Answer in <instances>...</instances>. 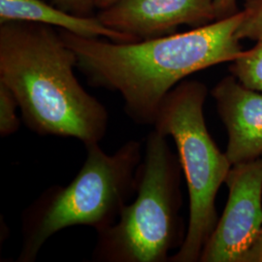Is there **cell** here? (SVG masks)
<instances>
[{
  "instance_id": "1",
  "label": "cell",
  "mask_w": 262,
  "mask_h": 262,
  "mask_svg": "<svg viewBox=\"0 0 262 262\" xmlns=\"http://www.w3.org/2000/svg\"><path fill=\"white\" fill-rule=\"evenodd\" d=\"M243 18L241 10L187 32L131 43L58 31L89 84L120 93L131 120L152 125L166 95L187 76L243 54L238 37Z\"/></svg>"
},
{
  "instance_id": "2",
  "label": "cell",
  "mask_w": 262,
  "mask_h": 262,
  "mask_svg": "<svg viewBox=\"0 0 262 262\" xmlns=\"http://www.w3.org/2000/svg\"><path fill=\"white\" fill-rule=\"evenodd\" d=\"M77 57L59 31L25 20L0 23V83L15 95L23 121L41 136L84 146L103 139L108 112L74 74Z\"/></svg>"
},
{
  "instance_id": "3",
  "label": "cell",
  "mask_w": 262,
  "mask_h": 262,
  "mask_svg": "<svg viewBox=\"0 0 262 262\" xmlns=\"http://www.w3.org/2000/svg\"><path fill=\"white\" fill-rule=\"evenodd\" d=\"M85 148L84 164L72 182L49 187L24 211L18 261L36 260L48 239L62 229L84 225L99 232L111 226L136 194L140 142L128 141L112 155L99 143Z\"/></svg>"
},
{
  "instance_id": "4",
  "label": "cell",
  "mask_w": 262,
  "mask_h": 262,
  "mask_svg": "<svg viewBox=\"0 0 262 262\" xmlns=\"http://www.w3.org/2000/svg\"><path fill=\"white\" fill-rule=\"evenodd\" d=\"M166 138L156 129L149 133L137 171L136 198L114 225L96 232L93 261H168L169 252L184 242L181 163Z\"/></svg>"
},
{
  "instance_id": "5",
  "label": "cell",
  "mask_w": 262,
  "mask_h": 262,
  "mask_svg": "<svg viewBox=\"0 0 262 262\" xmlns=\"http://www.w3.org/2000/svg\"><path fill=\"white\" fill-rule=\"evenodd\" d=\"M206 86L185 81L169 93L159 107L155 129L171 136L187 180L189 220L186 237L170 261H198L217 223L215 196L232 164L207 129L203 106Z\"/></svg>"
},
{
  "instance_id": "6",
  "label": "cell",
  "mask_w": 262,
  "mask_h": 262,
  "mask_svg": "<svg viewBox=\"0 0 262 262\" xmlns=\"http://www.w3.org/2000/svg\"><path fill=\"white\" fill-rule=\"evenodd\" d=\"M225 212L199 261L245 262L262 229V159L232 165Z\"/></svg>"
},
{
  "instance_id": "7",
  "label": "cell",
  "mask_w": 262,
  "mask_h": 262,
  "mask_svg": "<svg viewBox=\"0 0 262 262\" xmlns=\"http://www.w3.org/2000/svg\"><path fill=\"white\" fill-rule=\"evenodd\" d=\"M96 17L136 41L174 33L182 25L199 28L215 20V0H118Z\"/></svg>"
},
{
  "instance_id": "8",
  "label": "cell",
  "mask_w": 262,
  "mask_h": 262,
  "mask_svg": "<svg viewBox=\"0 0 262 262\" xmlns=\"http://www.w3.org/2000/svg\"><path fill=\"white\" fill-rule=\"evenodd\" d=\"M212 94L228 132L226 157L232 165L262 155V93L227 77Z\"/></svg>"
},
{
  "instance_id": "9",
  "label": "cell",
  "mask_w": 262,
  "mask_h": 262,
  "mask_svg": "<svg viewBox=\"0 0 262 262\" xmlns=\"http://www.w3.org/2000/svg\"><path fill=\"white\" fill-rule=\"evenodd\" d=\"M25 20L43 24L89 38L105 37L116 43L137 42L105 27L95 17H80L54 7L43 0H0V23Z\"/></svg>"
},
{
  "instance_id": "10",
  "label": "cell",
  "mask_w": 262,
  "mask_h": 262,
  "mask_svg": "<svg viewBox=\"0 0 262 262\" xmlns=\"http://www.w3.org/2000/svg\"><path fill=\"white\" fill-rule=\"evenodd\" d=\"M235 78L248 89L262 93V42L232 61L230 67Z\"/></svg>"
},
{
  "instance_id": "11",
  "label": "cell",
  "mask_w": 262,
  "mask_h": 262,
  "mask_svg": "<svg viewBox=\"0 0 262 262\" xmlns=\"http://www.w3.org/2000/svg\"><path fill=\"white\" fill-rule=\"evenodd\" d=\"M19 103L9 88L0 83V135L7 137L19 130L20 120L17 115Z\"/></svg>"
},
{
  "instance_id": "12",
  "label": "cell",
  "mask_w": 262,
  "mask_h": 262,
  "mask_svg": "<svg viewBox=\"0 0 262 262\" xmlns=\"http://www.w3.org/2000/svg\"><path fill=\"white\" fill-rule=\"evenodd\" d=\"M244 18L239 29L238 37L252 39L262 42V0H249L243 9Z\"/></svg>"
},
{
  "instance_id": "13",
  "label": "cell",
  "mask_w": 262,
  "mask_h": 262,
  "mask_svg": "<svg viewBox=\"0 0 262 262\" xmlns=\"http://www.w3.org/2000/svg\"><path fill=\"white\" fill-rule=\"evenodd\" d=\"M59 9L80 17H93L95 0H51Z\"/></svg>"
},
{
  "instance_id": "14",
  "label": "cell",
  "mask_w": 262,
  "mask_h": 262,
  "mask_svg": "<svg viewBox=\"0 0 262 262\" xmlns=\"http://www.w3.org/2000/svg\"><path fill=\"white\" fill-rule=\"evenodd\" d=\"M236 0H215V20L237 13Z\"/></svg>"
},
{
  "instance_id": "15",
  "label": "cell",
  "mask_w": 262,
  "mask_h": 262,
  "mask_svg": "<svg viewBox=\"0 0 262 262\" xmlns=\"http://www.w3.org/2000/svg\"><path fill=\"white\" fill-rule=\"evenodd\" d=\"M245 262H262V229L257 240L248 253Z\"/></svg>"
},
{
  "instance_id": "16",
  "label": "cell",
  "mask_w": 262,
  "mask_h": 262,
  "mask_svg": "<svg viewBox=\"0 0 262 262\" xmlns=\"http://www.w3.org/2000/svg\"><path fill=\"white\" fill-rule=\"evenodd\" d=\"M118 0H95V6L99 10L106 9Z\"/></svg>"
}]
</instances>
